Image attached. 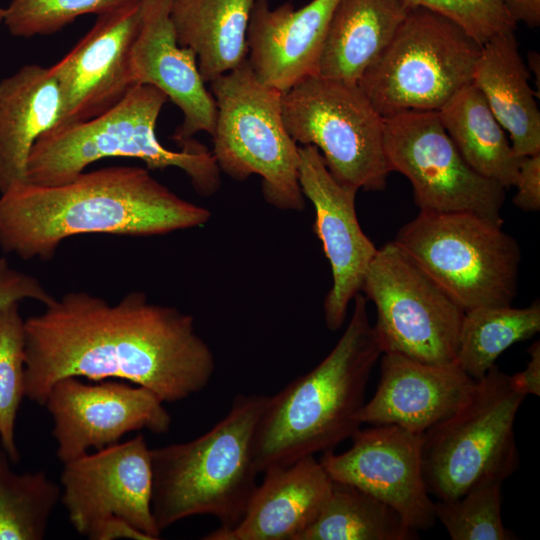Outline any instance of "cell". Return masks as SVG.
Segmentation results:
<instances>
[{
	"label": "cell",
	"instance_id": "obj_31",
	"mask_svg": "<svg viewBox=\"0 0 540 540\" xmlns=\"http://www.w3.org/2000/svg\"><path fill=\"white\" fill-rule=\"evenodd\" d=\"M501 485L482 484L458 498L434 502L436 520L452 540L515 539L503 524Z\"/></svg>",
	"mask_w": 540,
	"mask_h": 540
},
{
	"label": "cell",
	"instance_id": "obj_30",
	"mask_svg": "<svg viewBox=\"0 0 540 540\" xmlns=\"http://www.w3.org/2000/svg\"><path fill=\"white\" fill-rule=\"evenodd\" d=\"M25 397V320L19 304L0 311V443L13 464L20 453L15 422Z\"/></svg>",
	"mask_w": 540,
	"mask_h": 540
},
{
	"label": "cell",
	"instance_id": "obj_16",
	"mask_svg": "<svg viewBox=\"0 0 540 540\" xmlns=\"http://www.w3.org/2000/svg\"><path fill=\"white\" fill-rule=\"evenodd\" d=\"M141 18L142 0L98 15L92 28L50 67L62 99L55 126L83 122L102 114L135 85L130 59Z\"/></svg>",
	"mask_w": 540,
	"mask_h": 540
},
{
	"label": "cell",
	"instance_id": "obj_38",
	"mask_svg": "<svg viewBox=\"0 0 540 540\" xmlns=\"http://www.w3.org/2000/svg\"><path fill=\"white\" fill-rule=\"evenodd\" d=\"M510 18L515 24L522 22L529 27L540 23V0H503Z\"/></svg>",
	"mask_w": 540,
	"mask_h": 540
},
{
	"label": "cell",
	"instance_id": "obj_4",
	"mask_svg": "<svg viewBox=\"0 0 540 540\" xmlns=\"http://www.w3.org/2000/svg\"><path fill=\"white\" fill-rule=\"evenodd\" d=\"M267 396L237 395L228 413L203 435L151 449L152 513L162 533L195 515H210L220 529L243 518L258 485L253 438Z\"/></svg>",
	"mask_w": 540,
	"mask_h": 540
},
{
	"label": "cell",
	"instance_id": "obj_19",
	"mask_svg": "<svg viewBox=\"0 0 540 540\" xmlns=\"http://www.w3.org/2000/svg\"><path fill=\"white\" fill-rule=\"evenodd\" d=\"M381 356L378 387L357 414L361 424L423 434L457 410L476 383L457 361L434 365L398 353Z\"/></svg>",
	"mask_w": 540,
	"mask_h": 540
},
{
	"label": "cell",
	"instance_id": "obj_13",
	"mask_svg": "<svg viewBox=\"0 0 540 540\" xmlns=\"http://www.w3.org/2000/svg\"><path fill=\"white\" fill-rule=\"evenodd\" d=\"M61 498L82 536L105 519L119 517L152 540L160 538L152 513L151 449L143 434L63 464Z\"/></svg>",
	"mask_w": 540,
	"mask_h": 540
},
{
	"label": "cell",
	"instance_id": "obj_5",
	"mask_svg": "<svg viewBox=\"0 0 540 540\" xmlns=\"http://www.w3.org/2000/svg\"><path fill=\"white\" fill-rule=\"evenodd\" d=\"M168 97L151 85L136 84L112 108L79 123L54 126L33 145L27 161L28 183L53 186L66 183L92 163L110 157L142 160L148 169L182 170L196 193L214 195L221 171L210 151L191 139L180 150L164 147L156 124Z\"/></svg>",
	"mask_w": 540,
	"mask_h": 540
},
{
	"label": "cell",
	"instance_id": "obj_3",
	"mask_svg": "<svg viewBox=\"0 0 540 540\" xmlns=\"http://www.w3.org/2000/svg\"><path fill=\"white\" fill-rule=\"evenodd\" d=\"M352 316L330 353L311 371L267 396L253 438L259 473L333 450L361 427L371 372L382 350L360 292Z\"/></svg>",
	"mask_w": 540,
	"mask_h": 540
},
{
	"label": "cell",
	"instance_id": "obj_20",
	"mask_svg": "<svg viewBox=\"0 0 540 540\" xmlns=\"http://www.w3.org/2000/svg\"><path fill=\"white\" fill-rule=\"evenodd\" d=\"M339 0H312L295 9L255 0L247 31L248 62L256 78L282 93L317 75L333 11Z\"/></svg>",
	"mask_w": 540,
	"mask_h": 540
},
{
	"label": "cell",
	"instance_id": "obj_18",
	"mask_svg": "<svg viewBox=\"0 0 540 540\" xmlns=\"http://www.w3.org/2000/svg\"><path fill=\"white\" fill-rule=\"evenodd\" d=\"M172 0H142V18L131 51L134 84L162 91L182 112L172 138L178 144L214 132L217 107L206 89L195 53L180 46L170 17Z\"/></svg>",
	"mask_w": 540,
	"mask_h": 540
},
{
	"label": "cell",
	"instance_id": "obj_37",
	"mask_svg": "<svg viewBox=\"0 0 540 540\" xmlns=\"http://www.w3.org/2000/svg\"><path fill=\"white\" fill-rule=\"evenodd\" d=\"M87 538L90 540H152L151 537L119 517L105 519L95 527Z\"/></svg>",
	"mask_w": 540,
	"mask_h": 540
},
{
	"label": "cell",
	"instance_id": "obj_8",
	"mask_svg": "<svg viewBox=\"0 0 540 540\" xmlns=\"http://www.w3.org/2000/svg\"><path fill=\"white\" fill-rule=\"evenodd\" d=\"M393 241L464 312L511 305L516 296L521 250L502 224L469 212L420 210Z\"/></svg>",
	"mask_w": 540,
	"mask_h": 540
},
{
	"label": "cell",
	"instance_id": "obj_26",
	"mask_svg": "<svg viewBox=\"0 0 540 540\" xmlns=\"http://www.w3.org/2000/svg\"><path fill=\"white\" fill-rule=\"evenodd\" d=\"M438 112L440 121L467 164L504 188L514 186L522 157L481 91L470 83Z\"/></svg>",
	"mask_w": 540,
	"mask_h": 540
},
{
	"label": "cell",
	"instance_id": "obj_22",
	"mask_svg": "<svg viewBox=\"0 0 540 540\" xmlns=\"http://www.w3.org/2000/svg\"><path fill=\"white\" fill-rule=\"evenodd\" d=\"M61 108L50 67L25 65L0 81V194L27 182L31 149L57 124Z\"/></svg>",
	"mask_w": 540,
	"mask_h": 540
},
{
	"label": "cell",
	"instance_id": "obj_24",
	"mask_svg": "<svg viewBox=\"0 0 540 540\" xmlns=\"http://www.w3.org/2000/svg\"><path fill=\"white\" fill-rule=\"evenodd\" d=\"M410 8L403 0H339L327 28L317 75L358 84Z\"/></svg>",
	"mask_w": 540,
	"mask_h": 540
},
{
	"label": "cell",
	"instance_id": "obj_11",
	"mask_svg": "<svg viewBox=\"0 0 540 540\" xmlns=\"http://www.w3.org/2000/svg\"><path fill=\"white\" fill-rule=\"evenodd\" d=\"M361 293L375 305L372 326L382 354L434 365L456 361L464 310L394 241L377 248Z\"/></svg>",
	"mask_w": 540,
	"mask_h": 540
},
{
	"label": "cell",
	"instance_id": "obj_7",
	"mask_svg": "<svg viewBox=\"0 0 540 540\" xmlns=\"http://www.w3.org/2000/svg\"><path fill=\"white\" fill-rule=\"evenodd\" d=\"M217 107L212 154L237 181L261 177L264 199L280 210L302 211L299 146L286 130L282 92L261 83L248 60L210 82Z\"/></svg>",
	"mask_w": 540,
	"mask_h": 540
},
{
	"label": "cell",
	"instance_id": "obj_29",
	"mask_svg": "<svg viewBox=\"0 0 540 540\" xmlns=\"http://www.w3.org/2000/svg\"><path fill=\"white\" fill-rule=\"evenodd\" d=\"M0 448V540H42L61 498L44 471L16 473Z\"/></svg>",
	"mask_w": 540,
	"mask_h": 540
},
{
	"label": "cell",
	"instance_id": "obj_23",
	"mask_svg": "<svg viewBox=\"0 0 540 540\" xmlns=\"http://www.w3.org/2000/svg\"><path fill=\"white\" fill-rule=\"evenodd\" d=\"M472 83L481 91L519 157L540 153V112L528 67L514 31L499 33L481 47Z\"/></svg>",
	"mask_w": 540,
	"mask_h": 540
},
{
	"label": "cell",
	"instance_id": "obj_2",
	"mask_svg": "<svg viewBox=\"0 0 540 540\" xmlns=\"http://www.w3.org/2000/svg\"><path fill=\"white\" fill-rule=\"evenodd\" d=\"M211 212L189 202L147 169L83 171L53 186L18 184L0 194V248L24 260H50L81 234L157 236L205 225Z\"/></svg>",
	"mask_w": 540,
	"mask_h": 540
},
{
	"label": "cell",
	"instance_id": "obj_36",
	"mask_svg": "<svg viewBox=\"0 0 540 540\" xmlns=\"http://www.w3.org/2000/svg\"><path fill=\"white\" fill-rule=\"evenodd\" d=\"M529 360L524 370L510 376V385L516 392L526 395H540V342H534L527 350Z\"/></svg>",
	"mask_w": 540,
	"mask_h": 540
},
{
	"label": "cell",
	"instance_id": "obj_25",
	"mask_svg": "<svg viewBox=\"0 0 540 540\" xmlns=\"http://www.w3.org/2000/svg\"><path fill=\"white\" fill-rule=\"evenodd\" d=\"M255 0H172L176 40L196 55L203 81L211 82L248 60L247 31Z\"/></svg>",
	"mask_w": 540,
	"mask_h": 540
},
{
	"label": "cell",
	"instance_id": "obj_1",
	"mask_svg": "<svg viewBox=\"0 0 540 540\" xmlns=\"http://www.w3.org/2000/svg\"><path fill=\"white\" fill-rule=\"evenodd\" d=\"M25 320V397L44 405L59 380H125L164 403L211 381L216 361L193 316L132 291L116 303L71 291Z\"/></svg>",
	"mask_w": 540,
	"mask_h": 540
},
{
	"label": "cell",
	"instance_id": "obj_17",
	"mask_svg": "<svg viewBox=\"0 0 540 540\" xmlns=\"http://www.w3.org/2000/svg\"><path fill=\"white\" fill-rule=\"evenodd\" d=\"M299 156L300 188L313 204V230L332 271L333 283L323 303L324 320L329 330L336 331L346 320L350 302L361 292L377 248L359 224L358 191L334 179L316 147L299 146Z\"/></svg>",
	"mask_w": 540,
	"mask_h": 540
},
{
	"label": "cell",
	"instance_id": "obj_34",
	"mask_svg": "<svg viewBox=\"0 0 540 540\" xmlns=\"http://www.w3.org/2000/svg\"><path fill=\"white\" fill-rule=\"evenodd\" d=\"M54 298L36 277L12 267L5 257H0V311L24 300L46 305Z\"/></svg>",
	"mask_w": 540,
	"mask_h": 540
},
{
	"label": "cell",
	"instance_id": "obj_21",
	"mask_svg": "<svg viewBox=\"0 0 540 540\" xmlns=\"http://www.w3.org/2000/svg\"><path fill=\"white\" fill-rule=\"evenodd\" d=\"M263 474L241 521L202 539L298 540L319 516L333 487V480L314 456Z\"/></svg>",
	"mask_w": 540,
	"mask_h": 540
},
{
	"label": "cell",
	"instance_id": "obj_15",
	"mask_svg": "<svg viewBox=\"0 0 540 540\" xmlns=\"http://www.w3.org/2000/svg\"><path fill=\"white\" fill-rule=\"evenodd\" d=\"M351 440L343 453H323L319 461L329 477L382 501L416 532L432 528L436 516L422 474V434L382 424L359 428Z\"/></svg>",
	"mask_w": 540,
	"mask_h": 540
},
{
	"label": "cell",
	"instance_id": "obj_33",
	"mask_svg": "<svg viewBox=\"0 0 540 540\" xmlns=\"http://www.w3.org/2000/svg\"><path fill=\"white\" fill-rule=\"evenodd\" d=\"M411 8L423 7L459 24L483 45L493 36L514 31L503 0H403Z\"/></svg>",
	"mask_w": 540,
	"mask_h": 540
},
{
	"label": "cell",
	"instance_id": "obj_32",
	"mask_svg": "<svg viewBox=\"0 0 540 540\" xmlns=\"http://www.w3.org/2000/svg\"><path fill=\"white\" fill-rule=\"evenodd\" d=\"M134 0H13L3 22L11 35L30 38L53 34L77 17L101 15Z\"/></svg>",
	"mask_w": 540,
	"mask_h": 540
},
{
	"label": "cell",
	"instance_id": "obj_6",
	"mask_svg": "<svg viewBox=\"0 0 540 540\" xmlns=\"http://www.w3.org/2000/svg\"><path fill=\"white\" fill-rule=\"evenodd\" d=\"M526 396L494 365L466 401L422 434V474L438 500L462 496L487 483H503L519 466L514 423Z\"/></svg>",
	"mask_w": 540,
	"mask_h": 540
},
{
	"label": "cell",
	"instance_id": "obj_14",
	"mask_svg": "<svg viewBox=\"0 0 540 540\" xmlns=\"http://www.w3.org/2000/svg\"><path fill=\"white\" fill-rule=\"evenodd\" d=\"M164 402L143 386L125 382L84 383L76 377L56 382L46 398L57 458L70 462L90 448L116 444L129 432L167 433L171 415Z\"/></svg>",
	"mask_w": 540,
	"mask_h": 540
},
{
	"label": "cell",
	"instance_id": "obj_27",
	"mask_svg": "<svg viewBox=\"0 0 540 540\" xmlns=\"http://www.w3.org/2000/svg\"><path fill=\"white\" fill-rule=\"evenodd\" d=\"M391 507L347 484L333 481L332 491L317 519L298 540H415Z\"/></svg>",
	"mask_w": 540,
	"mask_h": 540
},
{
	"label": "cell",
	"instance_id": "obj_28",
	"mask_svg": "<svg viewBox=\"0 0 540 540\" xmlns=\"http://www.w3.org/2000/svg\"><path fill=\"white\" fill-rule=\"evenodd\" d=\"M540 331V303L524 308L511 305L475 308L464 313L456 361L474 380L496 365L513 344Z\"/></svg>",
	"mask_w": 540,
	"mask_h": 540
},
{
	"label": "cell",
	"instance_id": "obj_12",
	"mask_svg": "<svg viewBox=\"0 0 540 540\" xmlns=\"http://www.w3.org/2000/svg\"><path fill=\"white\" fill-rule=\"evenodd\" d=\"M383 122L389 169L411 182L420 210L469 212L503 224L500 214L506 188L467 164L437 111L402 112Z\"/></svg>",
	"mask_w": 540,
	"mask_h": 540
},
{
	"label": "cell",
	"instance_id": "obj_10",
	"mask_svg": "<svg viewBox=\"0 0 540 540\" xmlns=\"http://www.w3.org/2000/svg\"><path fill=\"white\" fill-rule=\"evenodd\" d=\"M282 116L296 143L312 145L340 184L382 191L391 173L383 117L357 84L310 76L282 94Z\"/></svg>",
	"mask_w": 540,
	"mask_h": 540
},
{
	"label": "cell",
	"instance_id": "obj_35",
	"mask_svg": "<svg viewBox=\"0 0 540 540\" xmlns=\"http://www.w3.org/2000/svg\"><path fill=\"white\" fill-rule=\"evenodd\" d=\"M514 186L513 204L525 212L539 211L540 153L522 157Z\"/></svg>",
	"mask_w": 540,
	"mask_h": 540
},
{
	"label": "cell",
	"instance_id": "obj_9",
	"mask_svg": "<svg viewBox=\"0 0 540 540\" xmlns=\"http://www.w3.org/2000/svg\"><path fill=\"white\" fill-rule=\"evenodd\" d=\"M481 47L451 19L412 7L357 85L383 118L439 111L472 83Z\"/></svg>",
	"mask_w": 540,
	"mask_h": 540
},
{
	"label": "cell",
	"instance_id": "obj_40",
	"mask_svg": "<svg viewBox=\"0 0 540 540\" xmlns=\"http://www.w3.org/2000/svg\"><path fill=\"white\" fill-rule=\"evenodd\" d=\"M5 9L0 7V23L3 22Z\"/></svg>",
	"mask_w": 540,
	"mask_h": 540
},
{
	"label": "cell",
	"instance_id": "obj_39",
	"mask_svg": "<svg viewBox=\"0 0 540 540\" xmlns=\"http://www.w3.org/2000/svg\"><path fill=\"white\" fill-rule=\"evenodd\" d=\"M528 63H529L528 64L529 68L533 71L535 76H537L538 82H540L539 81V75H540V72H539V67H540L539 54L536 53L535 51L529 52V54H528Z\"/></svg>",
	"mask_w": 540,
	"mask_h": 540
}]
</instances>
